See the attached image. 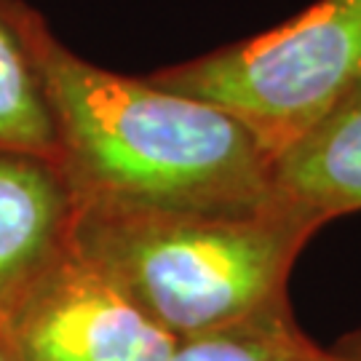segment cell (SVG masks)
<instances>
[{
	"label": "cell",
	"mask_w": 361,
	"mask_h": 361,
	"mask_svg": "<svg viewBox=\"0 0 361 361\" xmlns=\"http://www.w3.org/2000/svg\"><path fill=\"white\" fill-rule=\"evenodd\" d=\"M11 13L38 67L78 209L246 214L281 201L273 155L238 118L150 78L97 67L25 0Z\"/></svg>",
	"instance_id": "obj_1"
},
{
	"label": "cell",
	"mask_w": 361,
	"mask_h": 361,
	"mask_svg": "<svg viewBox=\"0 0 361 361\" xmlns=\"http://www.w3.org/2000/svg\"><path fill=\"white\" fill-rule=\"evenodd\" d=\"M322 228L284 198L246 214L89 207L73 246L182 343L289 300V273Z\"/></svg>",
	"instance_id": "obj_2"
},
{
	"label": "cell",
	"mask_w": 361,
	"mask_h": 361,
	"mask_svg": "<svg viewBox=\"0 0 361 361\" xmlns=\"http://www.w3.org/2000/svg\"><path fill=\"white\" fill-rule=\"evenodd\" d=\"M238 118L276 158L361 83V0H319L262 35L150 75Z\"/></svg>",
	"instance_id": "obj_3"
},
{
	"label": "cell",
	"mask_w": 361,
	"mask_h": 361,
	"mask_svg": "<svg viewBox=\"0 0 361 361\" xmlns=\"http://www.w3.org/2000/svg\"><path fill=\"white\" fill-rule=\"evenodd\" d=\"M13 361H171L164 332L75 246L0 322Z\"/></svg>",
	"instance_id": "obj_4"
},
{
	"label": "cell",
	"mask_w": 361,
	"mask_h": 361,
	"mask_svg": "<svg viewBox=\"0 0 361 361\" xmlns=\"http://www.w3.org/2000/svg\"><path fill=\"white\" fill-rule=\"evenodd\" d=\"M75 217L59 161L0 150V322L73 249Z\"/></svg>",
	"instance_id": "obj_5"
},
{
	"label": "cell",
	"mask_w": 361,
	"mask_h": 361,
	"mask_svg": "<svg viewBox=\"0 0 361 361\" xmlns=\"http://www.w3.org/2000/svg\"><path fill=\"white\" fill-rule=\"evenodd\" d=\"M276 193L329 219L361 212V83L308 134L273 158Z\"/></svg>",
	"instance_id": "obj_6"
},
{
	"label": "cell",
	"mask_w": 361,
	"mask_h": 361,
	"mask_svg": "<svg viewBox=\"0 0 361 361\" xmlns=\"http://www.w3.org/2000/svg\"><path fill=\"white\" fill-rule=\"evenodd\" d=\"M13 0H0V150L59 161L56 126L38 67L13 22Z\"/></svg>",
	"instance_id": "obj_7"
},
{
	"label": "cell",
	"mask_w": 361,
	"mask_h": 361,
	"mask_svg": "<svg viewBox=\"0 0 361 361\" xmlns=\"http://www.w3.org/2000/svg\"><path fill=\"white\" fill-rule=\"evenodd\" d=\"M171 361H343L297 324L289 300L209 335L182 340Z\"/></svg>",
	"instance_id": "obj_8"
},
{
	"label": "cell",
	"mask_w": 361,
	"mask_h": 361,
	"mask_svg": "<svg viewBox=\"0 0 361 361\" xmlns=\"http://www.w3.org/2000/svg\"><path fill=\"white\" fill-rule=\"evenodd\" d=\"M332 350L343 361H361V324L356 329H350L348 335L340 337L335 345H332Z\"/></svg>",
	"instance_id": "obj_9"
},
{
	"label": "cell",
	"mask_w": 361,
	"mask_h": 361,
	"mask_svg": "<svg viewBox=\"0 0 361 361\" xmlns=\"http://www.w3.org/2000/svg\"><path fill=\"white\" fill-rule=\"evenodd\" d=\"M0 361H13L11 356H8V350H6V345L0 343Z\"/></svg>",
	"instance_id": "obj_10"
}]
</instances>
